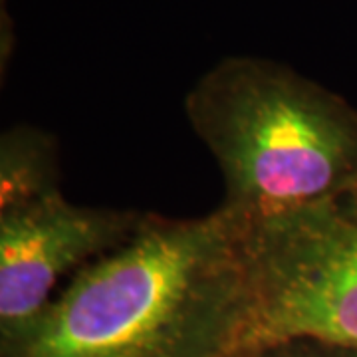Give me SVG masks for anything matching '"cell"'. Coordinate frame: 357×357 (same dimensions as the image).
I'll list each match as a JSON object with an SVG mask.
<instances>
[{
  "label": "cell",
  "mask_w": 357,
  "mask_h": 357,
  "mask_svg": "<svg viewBox=\"0 0 357 357\" xmlns=\"http://www.w3.org/2000/svg\"><path fill=\"white\" fill-rule=\"evenodd\" d=\"M250 306L244 225L145 213L2 357H234Z\"/></svg>",
  "instance_id": "cell-1"
},
{
  "label": "cell",
  "mask_w": 357,
  "mask_h": 357,
  "mask_svg": "<svg viewBox=\"0 0 357 357\" xmlns=\"http://www.w3.org/2000/svg\"><path fill=\"white\" fill-rule=\"evenodd\" d=\"M183 107L220 169V206L243 225L357 185V112L290 66L222 58L192 84Z\"/></svg>",
  "instance_id": "cell-2"
},
{
  "label": "cell",
  "mask_w": 357,
  "mask_h": 357,
  "mask_svg": "<svg viewBox=\"0 0 357 357\" xmlns=\"http://www.w3.org/2000/svg\"><path fill=\"white\" fill-rule=\"evenodd\" d=\"M250 306L236 356L294 337L357 349V185L244 225Z\"/></svg>",
  "instance_id": "cell-3"
},
{
  "label": "cell",
  "mask_w": 357,
  "mask_h": 357,
  "mask_svg": "<svg viewBox=\"0 0 357 357\" xmlns=\"http://www.w3.org/2000/svg\"><path fill=\"white\" fill-rule=\"evenodd\" d=\"M143 215L74 204L62 191L0 211V349L30 330L62 278L126 243Z\"/></svg>",
  "instance_id": "cell-4"
},
{
  "label": "cell",
  "mask_w": 357,
  "mask_h": 357,
  "mask_svg": "<svg viewBox=\"0 0 357 357\" xmlns=\"http://www.w3.org/2000/svg\"><path fill=\"white\" fill-rule=\"evenodd\" d=\"M60 191L58 141L36 126H13L0 137V211Z\"/></svg>",
  "instance_id": "cell-5"
},
{
  "label": "cell",
  "mask_w": 357,
  "mask_h": 357,
  "mask_svg": "<svg viewBox=\"0 0 357 357\" xmlns=\"http://www.w3.org/2000/svg\"><path fill=\"white\" fill-rule=\"evenodd\" d=\"M246 357H357V349L310 337H294L256 349Z\"/></svg>",
  "instance_id": "cell-6"
}]
</instances>
